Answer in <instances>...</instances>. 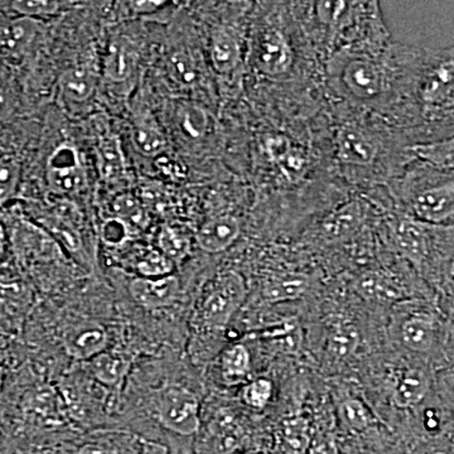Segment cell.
<instances>
[{
	"label": "cell",
	"mask_w": 454,
	"mask_h": 454,
	"mask_svg": "<svg viewBox=\"0 0 454 454\" xmlns=\"http://www.w3.org/2000/svg\"><path fill=\"white\" fill-rule=\"evenodd\" d=\"M325 112L333 176L352 192L387 190L414 160L405 137L381 116L336 103Z\"/></svg>",
	"instance_id": "1"
},
{
	"label": "cell",
	"mask_w": 454,
	"mask_h": 454,
	"mask_svg": "<svg viewBox=\"0 0 454 454\" xmlns=\"http://www.w3.org/2000/svg\"><path fill=\"white\" fill-rule=\"evenodd\" d=\"M413 49L387 37L331 51L319 68L325 103L365 110L391 125Z\"/></svg>",
	"instance_id": "2"
},
{
	"label": "cell",
	"mask_w": 454,
	"mask_h": 454,
	"mask_svg": "<svg viewBox=\"0 0 454 454\" xmlns=\"http://www.w3.org/2000/svg\"><path fill=\"white\" fill-rule=\"evenodd\" d=\"M411 146L454 137V44L415 47L391 121Z\"/></svg>",
	"instance_id": "3"
},
{
	"label": "cell",
	"mask_w": 454,
	"mask_h": 454,
	"mask_svg": "<svg viewBox=\"0 0 454 454\" xmlns=\"http://www.w3.org/2000/svg\"><path fill=\"white\" fill-rule=\"evenodd\" d=\"M385 247L405 262L435 294L454 273V226L435 225L393 208L379 227Z\"/></svg>",
	"instance_id": "4"
},
{
	"label": "cell",
	"mask_w": 454,
	"mask_h": 454,
	"mask_svg": "<svg viewBox=\"0 0 454 454\" xmlns=\"http://www.w3.org/2000/svg\"><path fill=\"white\" fill-rule=\"evenodd\" d=\"M387 334L397 355L441 372L454 363V330L438 298H413L391 307Z\"/></svg>",
	"instance_id": "5"
},
{
	"label": "cell",
	"mask_w": 454,
	"mask_h": 454,
	"mask_svg": "<svg viewBox=\"0 0 454 454\" xmlns=\"http://www.w3.org/2000/svg\"><path fill=\"white\" fill-rule=\"evenodd\" d=\"M387 190L396 210L435 225L454 226V167L442 168L414 158Z\"/></svg>",
	"instance_id": "6"
},
{
	"label": "cell",
	"mask_w": 454,
	"mask_h": 454,
	"mask_svg": "<svg viewBox=\"0 0 454 454\" xmlns=\"http://www.w3.org/2000/svg\"><path fill=\"white\" fill-rule=\"evenodd\" d=\"M387 376V396L396 411L405 417L411 428L414 418L432 402L437 384V370L422 361L397 355L395 365Z\"/></svg>",
	"instance_id": "7"
},
{
	"label": "cell",
	"mask_w": 454,
	"mask_h": 454,
	"mask_svg": "<svg viewBox=\"0 0 454 454\" xmlns=\"http://www.w3.org/2000/svg\"><path fill=\"white\" fill-rule=\"evenodd\" d=\"M247 297L244 277L235 270L221 273L206 292L199 309L202 327L223 331L243 306Z\"/></svg>",
	"instance_id": "8"
},
{
	"label": "cell",
	"mask_w": 454,
	"mask_h": 454,
	"mask_svg": "<svg viewBox=\"0 0 454 454\" xmlns=\"http://www.w3.org/2000/svg\"><path fill=\"white\" fill-rule=\"evenodd\" d=\"M154 409L162 428L179 437H193L201 428L200 397L181 385H166L158 391Z\"/></svg>",
	"instance_id": "9"
},
{
	"label": "cell",
	"mask_w": 454,
	"mask_h": 454,
	"mask_svg": "<svg viewBox=\"0 0 454 454\" xmlns=\"http://www.w3.org/2000/svg\"><path fill=\"white\" fill-rule=\"evenodd\" d=\"M23 413L42 427H59L67 420V408L61 393L52 385H38L27 393Z\"/></svg>",
	"instance_id": "10"
},
{
	"label": "cell",
	"mask_w": 454,
	"mask_h": 454,
	"mask_svg": "<svg viewBox=\"0 0 454 454\" xmlns=\"http://www.w3.org/2000/svg\"><path fill=\"white\" fill-rule=\"evenodd\" d=\"M133 301L146 310L169 309L181 297V284L175 276L137 278L129 284Z\"/></svg>",
	"instance_id": "11"
},
{
	"label": "cell",
	"mask_w": 454,
	"mask_h": 454,
	"mask_svg": "<svg viewBox=\"0 0 454 454\" xmlns=\"http://www.w3.org/2000/svg\"><path fill=\"white\" fill-rule=\"evenodd\" d=\"M41 28L37 20L20 17L0 27V56L13 64L25 61L35 49Z\"/></svg>",
	"instance_id": "12"
},
{
	"label": "cell",
	"mask_w": 454,
	"mask_h": 454,
	"mask_svg": "<svg viewBox=\"0 0 454 454\" xmlns=\"http://www.w3.org/2000/svg\"><path fill=\"white\" fill-rule=\"evenodd\" d=\"M47 182L51 190L62 195L77 192L85 184V172L71 146H59L47 163Z\"/></svg>",
	"instance_id": "13"
},
{
	"label": "cell",
	"mask_w": 454,
	"mask_h": 454,
	"mask_svg": "<svg viewBox=\"0 0 454 454\" xmlns=\"http://www.w3.org/2000/svg\"><path fill=\"white\" fill-rule=\"evenodd\" d=\"M12 243L18 258L26 262H50L61 255L59 244L52 236L26 221L14 226Z\"/></svg>",
	"instance_id": "14"
},
{
	"label": "cell",
	"mask_w": 454,
	"mask_h": 454,
	"mask_svg": "<svg viewBox=\"0 0 454 454\" xmlns=\"http://www.w3.org/2000/svg\"><path fill=\"white\" fill-rule=\"evenodd\" d=\"M208 52L212 68L220 76H234L243 65V42L231 26L220 25L211 32Z\"/></svg>",
	"instance_id": "15"
},
{
	"label": "cell",
	"mask_w": 454,
	"mask_h": 454,
	"mask_svg": "<svg viewBox=\"0 0 454 454\" xmlns=\"http://www.w3.org/2000/svg\"><path fill=\"white\" fill-rule=\"evenodd\" d=\"M313 280L304 271L283 268L269 274L262 283V298L269 304L301 300L310 291Z\"/></svg>",
	"instance_id": "16"
},
{
	"label": "cell",
	"mask_w": 454,
	"mask_h": 454,
	"mask_svg": "<svg viewBox=\"0 0 454 454\" xmlns=\"http://www.w3.org/2000/svg\"><path fill=\"white\" fill-rule=\"evenodd\" d=\"M109 336L97 322L71 325L64 333L66 352L74 360L90 361L106 351Z\"/></svg>",
	"instance_id": "17"
},
{
	"label": "cell",
	"mask_w": 454,
	"mask_h": 454,
	"mask_svg": "<svg viewBox=\"0 0 454 454\" xmlns=\"http://www.w3.org/2000/svg\"><path fill=\"white\" fill-rule=\"evenodd\" d=\"M243 232L240 220L234 215L223 214L211 217L197 231L200 249L208 254L226 252L239 240Z\"/></svg>",
	"instance_id": "18"
},
{
	"label": "cell",
	"mask_w": 454,
	"mask_h": 454,
	"mask_svg": "<svg viewBox=\"0 0 454 454\" xmlns=\"http://www.w3.org/2000/svg\"><path fill=\"white\" fill-rule=\"evenodd\" d=\"M32 303L33 293L25 282L0 277V325L20 328Z\"/></svg>",
	"instance_id": "19"
},
{
	"label": "cell",
	"mask_w": 454,
	"mask_h": 454,
	"mask_svg": "<svg viewBox=\"0 0 454 454\" xmlns=\"http://www.w3.org/2000/svg\"><path fill=\"white\" fill-rule=\"evenodd\" d=\"M336 415L340 430L351 437H363L378 429L380 424L372 408L364 400L348 394L337 400Z\"/></svg>",
	"instance_id": "20"
},
{
	"label": "cell",
	"mask_w": 454,
	"mask_h": 454,
	"mask_svg": "<svg viewBox=\"0 0 454 454\" xmlns=\"http://www.w3.org/2000/svg\"><path fill=\"white\" fill-rule=\"evenodd\" d=\"M221 379L229 387L247 381L252 372V354L241 342L231 343L221 351L219 357Z\"/></svg>",
	"instance_id": "21"
},
{
	"label": "cell",
	"mask_w": 454,
	"mask_h": 454,
	"mask_svg": "<svg viewBox=\"0 0 454 454\" xmlns=\"http://www.w3.org/2000/svg\"><path fill=\"white\" fill-rule=\"evenodd\" d=\"M434 402L441 414L439 437L454 443V363L437 372Z\"/></svg>",
	"instance_id": "22"
},
{
	"label": "cell",
	"mask_w": 454,
	"mask_h": 454,
	"mask_svg": "<svg viewBox=\"0 0 454 454\" xmlns=\"http://www.w3.org/2000/svg\"><path fill=\"white\" fill-rule=\"evenodd\" d=\"M89 367L95 380L100 382L103 387L119 390L129 373L130 361L121 355L106 351L90 360Z\"/></svg>",
	"instance_id": "23"
},
{
	"label": "cell",
	"mask_w": 454,
	"mask_h": 454,
	"mask_svg": "<svg viewBox=\"0 0 454 454\" xmlns=\"http://www.w3.org/2000/svg\"><path fill=\"white\" fill-rule=\"evenodd\" d=\"M360 343V334L355 325L339 322L331 325L330 333L325 337V354L334 363H343L355 356Z\"/></svg>",
	"instance_id": "24"
},
{
	"label": "cell",
	"mask_w": 454,
	"mask_h": 454,
	"mask_svg": "<svg viewBox=\"0 0 454 454\" xmlns=\"http://www.w3.org/2000/svg\"><path fill=\"white\" fill-rule=\"evenodd\" d=\"M136 51L124 40L114 41L107 50L104 73L112 82H122L130 79L137 65Z\"/></svg>",
	"instance_id": "25"
},
{
	"label": "cell",
	"mask_w": 454,
	"mask_h": 454,
	"mask_svg": "<svg viewBox=\"0 0 454 454\" xmlns=\"http://www.w3.org/2000/svg\"><path fill=\"white\" fill-rule=\"evenodd\" d=\"M59 86L67 100L82 103L94 92L95 74L88 66H76L62 74Z\"/></svg>",
	"instance_id": "26"
},
{
	"label": "cell",
	"mask_w": 454,
	"mask_h": 454,
	"mask_svg": "<svg viewBox=\"0 0 454 454\" xmlns=\"http://www.w3.org/2000/svg\"><path fill=\"white\" fill-rule=\"evenodd\" d=\"M178 124L190 139L201 140L208 134L211 119L203 107L192 103H184L178 107Z\"/></svg>",
	"instance_id": "27"
},
{
	"label": "cell",
	"mask_w": 454,
	"mask_h": 454,
	"mask_svg": "<svg viewBox=\"0 0 454 454\" xmlns=\"http://www.w3.org/2000/svg\"><path fill=\"white\" fill-rule=\"evenodd\" d=\"M312 441L309 423L303 418H289L283 423L282 447L286 454H309Z\"/></svg>",
	"instance_id": "28"
},
{
	"label": "cell",
	"mask_w": 454,
	"mask_h": 454,
	"mask_svg": "<svg viewBox=\"0 0 454 454\" xmlns=\"http://www.w3.org/2000/svg\"><path fill=\"white\" fill-rule=\"evenodd\" d=\"M414 157L442 168L454 167V137L453 138L439 140L411 146Z\"/></svg>",
	"instance_id": "29"
},
{
	"label": "cell",
	"mask_w": 454,
	"mask_h": 454,
	"mask_svg": "<svg viewBox=\"0 0 454 454\" xmlns=\"http://www.w3.org/2000/svg\"><path fill=\"white\" fill-rule=\"evenodd\" d=\"M160 252L173 262H179L191 253L190 238L184 231L173 226H164L158 236Z\"/></svg>",
	"instance_id": "30"
},
{
	"label": "cell",
	"mask_w": 454,
	"mask_h": 454,
	"mask_svg": "<svg viewBox=\"0 0 454 454\" xmlns=\"http://www.w3.org/2000/svg\"><path fill=\"white\" fill-rule=\"evenodd\" d=\"M44 226L51 232V236L56 239L65 249L74 256L82 258L83 254V245L82 236L74 226L73 221L64 219V217H51L44 221Z\"/></svg>",
	"instance_id": "31"
},
{
	"label": "cell",
	"mask_w": 454,
	"mask_h": 454,
	"mask_svg": "<svg viewBox=\"0 0 454 454\" xmlns=\"http://www.w3.org/2000/svg\"><path fill=\"white\" fill-rule=\"evenodd\" d=\"M273 381L262 376L247 381L241 390V400L253 411H264L273 400Z\"/></svg>",
	"instance_id": "32"
},
{
	"label": "cell",
	"mask_w": 454,
	"mask_h": 454,
	"mask_svg": "<svg viewBox=\"0 0 454 454\" xmlns=\"http://www.w3.org/2000/svg\"><path fill=\"white\" fill-rule=\"evenodd\" d=\"M134 140L140 152L145 155H158L166 149V139L162 131L151 121L137 122L134 129Z\"/></svg>",
	"instance_id": "33"
},
{
	"label": "cell",
	"mask_w": 454,
	"mask_h": 454,
	"mask_svg": "<svg viewBox=\"0 0 454 454\" xmlns=\"http://www.w3.org/2000/svg\"><path fill=\"white\" fill-rule=\"evenodd\" d=\"M100 167L106 178L121 177L124 172L121 143L115 137L103 140L100 145Z\"/></svg>",
	"instance_id": "34"
},
{
	"label": "cell",
	"mask_w": 454,
	"mask_h": 454,
	"mask_svg": "<svg viewBox=\"0 0 454 454\" xmlns=\"http://www.w3.org/2000/svg\"><path fill=\"white\" fill-rule=\"evenodd\" d=\"M168 73L178 85L191 86L199 82V70L195 59L186 52H176L169 57Z\"/></svg>",
	"instance_id": "35"
},
{
	"label": "cell",
	"mask_w": 454,
	"mask_h": 454,
	"mask_svg": "<svg viewBox=\"0 0 454 454\" xmlns=\"http://www.w3.org/2000/svg\"><path fill=\"white\" fill-rule=\"evenodd\" d=\"M20 182V164L13 157L0 155V206L16 196Z\"/></svg>",
	"instance_id": "36"
},
{
	"label": "cell",
	"mask_w": 454,
	"mask_h": 454,
	"mask_svg": "<svg viewBox=\"0 0 454 454\" xmlns=\"http://www.w3.org/2000/svg\"><path fill=\"white\" fill-rule=\"evenodd\" d=\"M9 8L18 16L38 20L59 14L62 9V3L50 0H17L9 3Z\"/></svg>",
	"instance_id": "37"
},
{
	"label": "cell",
	"mask_w": 454,
	"mask_h": 454,
	"mask_svg": "<svg viewBox=\"0 0 454 454\" xmlns=\"http://www.w3.org/2000/svg\"><path fill=\"white\" fill-rule=\"evenodd\" d=\"M175 262L160 250H151L137 262V270L142 278H162L170 276Z\"/></svg>",
	"instance_id": "38"
},
{
	"label": "cell",
	"mask_w": 454,
	"mask_h": 454,
	"mask_svg": "<svg viewBox=\"0 0 454 454\" xmlns=\"http://www.w3.org/2000/svg\"><path fill=\"white\" fill-rule=\"evenodd\" d=\"M113 208L119 220H128L140 223V221L143 219V211L138 201L129 195L121 196L119 199H116Z\"/></svg>",
	"instance_id": "39"
},
{
	"label": "cell",
	"mask_w": 454,
	"mask_h": 454,
	"mask_svg": "<svg viewBox=\"0 0 454 454\" xmlns=\"http://www.w3.org/2000/svg\"><path fill=\"white\" fill-rule=\"evenodd\" d=\"M409 454H454L453 442L438 437L417 442Z\"/></svg>",
	"instance_id": "40"
},
{
	"label": "cell",
	"mask_w": 454,
	"mask_h": 454,
	"mask_svg": "<svg viewBox=\"0 0 454 454\" xmlns=\"http://www.w3.org/2000/svg\"><path fill=\"white\" fill-rule=\"evenodd\" d=\"M17 110V100L13 91L0 79V122L9 121Z\"/></svg>",
	"instance_id": "41"
},
{
	"label": "cell",
	"mask_w": 454,
	"mask_h": 454,
	"mask_svg": "<svg viewBox=\"0 0 454 454\" xmlns=\"http://www.w3.org/2000/svg\"><path fill=\"white\" fill-rule=\"evenodd\" d=\"M127 225L124 221L116 219L104 225L103 238L107 244L119 245L127 239Z\"/></svg>",
	"instance_id": "42"
},
{
	"label": "cell",
	"mask_w": 454,
	"mask_h": 454,
	"mask_svg": "<svg viewBox=\"0 0 454 454\" xmlns=\"http://www.w3.org/2000/svg\"><path fill=\"white\" fill-rule=\"evenodd\" d=\"M437 297L439 306L443 309L444 315L447 316L448 321L454 330V273Z\"/></svg>",
	"instance_id": "43"
},
{
	"label": "cell",
	"mask_w": 454,
	"mask_h": 454,
	"mask_svg": "<svg viewBox=\"0 0 454 454\" xmlns=\"http://www.w3.org/2000/svg\"><path fill=\"white\" fill-rule=\"evenodd\" d=\"M309 454H337V446L334 438L324 434L312 441Z\"/></svg>",
	"instance_id": "44"
},
{
	"label": "cell",
	"mask_w": 454,
	"mask_h": 454,
	"mask_svg": "<svg viewBox=\"0 0 454 454\" xmlns=\"http://www.w3.org/2000/svg\"><path fill=\"white\" fill-rule=\"evenodd\" d=\"M79 454H122L119 452L118 448L110 443L104 442H92V443L85 444L80 450Z\"/></svg>",
	"instance_id": "45"
},
{
	"label": "cell",
	"mask_w": 454,
	"mask_h": 454,
	"mask_svg": "<svg viewBox=\"0 0 454 454\" xmlns=\"http://www.w3.org/2000/svg\"><path fill=\"white\" fill-rule=\"evenodd\" d=\"M166 4V2H131L129 3L130 8L133 9L136 13H151V12L157 11Z\"/></svg>",
	"instance_id": "46"
},
{
	"label": "cell",
	"mask_w": 454,
	"mask_h": 454,
	"mask_svg": "<svg viewBox=\"0 0 454 454\" xmlns=\"http://www.w3.org/2000/svg\"><path fill=\"white\" fill-rule=\"evenodd\" d=\"M9 247V236L7 229H5L3 223H0V265L4 262L5 256H7Z\"/></svg>",
	"instance_id": "47"
},
{
	"label": "cell",
	"mask_w": 454,
	"mask_h": 454,
	"mask_svg": "<svg viewBox=\"0 0 454 454\" xmlns=\"http://www.w3.org/2000/svg\"><path fill=\"white\" fill-rule=\"evenodd\" d=\"M3 381H4V375H3L2 369H0V391H2Z\"/></svg>",
	"instance_id": "48"
}]
</instances>
